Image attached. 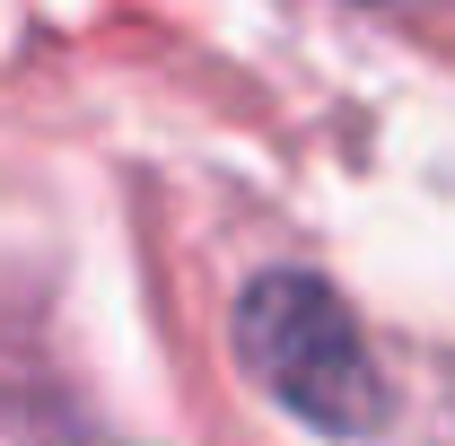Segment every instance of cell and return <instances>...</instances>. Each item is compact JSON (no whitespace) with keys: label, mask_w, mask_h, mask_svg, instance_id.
<instances>
[{"label":"cell","mask_w":455,"mask_h":446,"mask_svg":"<svg viewBox=\"0 0 455 446\" xmlns=\"http://www.w3.org/2000/svg\"><path fill=\"white\" fill-rule=\"evenodd\" d=\"M236 359L281 411L324 438L386 429V377L368 359V333L315 272H263L236 298Z\"/></svg>","instance_id":"cell-1"}]
</instances>
